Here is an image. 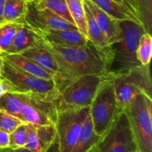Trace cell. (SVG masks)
Wrapping results in <instances>:
<instances>
[{
  "label": "cell",
  "mask_w": 152,
  "mask_h": 152,
  "mask_svg": "<svg viewBox=\"0 0 152 152\" xmlns=\"http://www.w3.org/2000/svg\"><path fill=\"white\" fill-rule=\"evenodd\" d=\"M37 44L48 50L70 80L109 72L113 60L111 46L99 47L88 41L84 46L57 45L39 39Z\"/></svg>",
  "instance_id": "obj_1"
},
{
  "label": "cell",
  "mask_w": 152,
  "mask_h": 152,
  "mask_svg": "<svg viewBox=\"0 0 152 152\" xmlns=\"http://www.w3.org/2000/svg\"><path fill=\"white\" fill-rule=\"evenodd\" d=\"M123 111L127 115L137 150L152 152V98L143 94L137 95Z\"/></svg>",
  "instance_id": "obj_2"
},
{
  "label": "cell",
  "mask_w": 152,
  "mask_h": 152,
  "mask_svg": "<svg viewBox=\"0 0 152 152\" xmlns=\"http://www.w3.org/2000/svg\"><path fill=\"white\" fill-rule=\"evenodd\" d=\"M123 31V39L111 45L113 50V60L110 72L117 73L128 71L141 65L137 58V48L140 38L147 32L142 24L134 21H120Z\"/></svg>",
  "instance_id": "obj_3"
},
{
  "label": "cell",
  "mask_w": 152,
  "mask_h": 152,
  "mask_svg": "<svg viewBox=\"0 0 152 152\" xmlns=\"http://www.w3.org/2000/svg\"><path fill=\"white\" fill-rule=\"evenodd\" d=\"M120 111L114 88V77L109 71L108 77L99 88L90 105L89 115L95 133L102 137Z\"/></svg>",
  "instance_id": "obj_4"
},
{
  "label": "cell",
  "mask_w": 152,
  "mask_h": 152,
  "mask_svg": "<svg viewBox=\"0 0 152 152\" xmlns=\"http://www.w3.org/2000/svg\"><path fill=\"white\" fill-rule=\"evenodd\" d=\"M112 74L116 96L121 111H123L128 104L137 95L143 94L151 97L150 64Z\"/></svg>",
  "instance_id": "obj_5"
},
{
  "label": "cell",
  "mask_w": 152,
  "mask_h": 152,
  "mask_svg": "<svg viewBox=\"0 0 152 152\" xmlns=\"http://www.w3.org/2000/svg\"><path fill=\"white\" fill-rule=\"evenodd\" d=\"M105 74H91L77 77L68 82L59 91L58 111L71 108L89 107L102 83L108 77Z\"/></svg>",
  "instance_id": "obj_6"
},
{
  "label": "cell",
  "mask_w": 152,
  "mask_h": 152,
  "mask_svg": "<svg viewBox=\"0 0 152 152\" xmlns=\"http://www.w3.org/2000/svg\"><path fill=\"white\" fill-rule=\"evenodd\" d=\"M3 58V57H2ZM1 79L16 92H33L57 101L59 86L55 80H45L25 72L3 58Z\"/></svg>",
  "instance_id": "obj_7"
},
{
  "label": "cell",
  "mask_w": 152,
  "mask_h": 152,
  "mask_svg": "<svg viewBox=\"0 0 152 152\" xmlns=\"http://www.w3.org/2000/svg\"><path fill=\"white\" fill-rule=\"evenodd\" d=\"M136 150L127 115L122 111L88 152H133Z\"/></svg>",
  "instance_id": "obj_8"
},
{
  "label": "cell",
  "mask_w": 152,
  "mask_h": 152,
  "mask_svg": "<svg viewBox=\"0 0 152 152\" xmlns=\"http://www.w3.org/2000/svg\"><path fill=\"white\" fill-rule=\"evenodd\" d=\"M89 107L71 108L58 111L56 141L59 152H71L77 142L82 126L89 114Z\"/></svg>",
  "instance_id": "obj_9"
},
{
  "label": "cell",
  "mask_w": 152,
  "mask_h": 152,
  "mask_svg": "<svg viewBox=\"0 0 152 152\" xmlns=\"http://www.w3.org/2000/svg\"><path fill=\"white\" fill-rule=\"evenodd\" d=\"M28 99L21 111L23 123L37 126H55L57 119V101L33 92H27Z\"/></svg>",
  "instance_id": "obj_10"
},
{
  "label": "cell",
  "mask_w": 152,
  "mask_h": 152,
  "mask_svg": "<svg viewBox=\"0 0 152 152\" xmlns=\"http://www.w3.org/2000/svg\"><path fill=\"white\" fill-rule=\"evenodd\" d=\"M25 22L34 29L77 30V26L67 22L48 8L37 9L31 1L28 3Z\"/></svg>",
  "instance_id": "obj_11"
},
{
  "label": "cell",
  "mask_w": 152,
  "mask_h": 152,
  "mask_svg": "<svg viewBox=\"0 0 152 152\" xmlns=\"http://www.w3.org/2000/svg\"><path fill=\"white\" fill-rule=\"evenodd\" d=\"M56 139L55 126H37L28 123L25 147L33 152H47Z\"/></svg>",
  "instance_id": "obj_12"
},
{
  "label": "cell",
  "mask_w": 152,
  "mask_h": 152,
  "mask_svg": "<svg viewBox=\"0 0 152 152\" xmlns=\"http://www.w3.org/2000/svg\"><path fill=\"white\" fill-rule=\"evenodd\" d=\"M20 54L26 56L28 59L34 61L44 69L53 73L56 75L59 80L60 89L71 80L68 79L65 73L58 65L57 62L54 59L51 53L44 48L41 47L37 43L35 46L22 52Z\"/></svg>",
  "instance_id": "obj_13"
},
{
  "label": "cell",
  "mask_w": 152,
  "mask_h": 152,
  "mask_svg": "<svg viewBox=\"0 0 152 152\" xmlns=\"http://www.w3.org/2000/svg\"><path fill=\"white\" fill-rule=\"evenodd\" d=\"M42 39L57 45L84 46L88 42V39L77 30L34 29Z\"/></svg>",
  "instance_id": "obj_14"
},
{
  "label": "cell",
  "mask_w": 152,
  "mask_h": 152,
  "mask_svg": "<svg viewBox=\"0 0 152 152\" xmlns=\"http://www.w3.org/2000/svg\"><path fill=\"white\" fill-rule=\"evenodd\" d=\"M84 1L96 19L110 45L120 42L123 39V31L120 27V21L111 17L90 0H84Z\"/></svg>",
  "instance_id": "obj_15"
},
{
  "label": "cell",
  "mask_w": 152,
  "mask_h": 152,
  "mask_svg": "<svg viewBox=\"0 0 152 152\" xmlns=\"http://www.w3.org/2000/svg\"><path fill=\"white\" fill-rule=\"evenodd\" d=\"M39 39L41 37L32 27L27 23L19 24L11 45L4 53H21L35 46Z\"/></svg>",
  "instance_id": "obj_16"
},
{
  "label": "cell",
  "mask_w": 152,
  "mask_h": 152,
  "mask_svg": "<svg viewBox=\"0 0 152 152\" xmlns=\"http://www.w3.org/2000/svg\"><path fill=\"white\" fill-rule=\"evenodd\" d=\"M2 57L4 59L7 60L12 63L13 65H16L20 69L23 70L25 72L34 75L35 77H39V78L45 79V80H55L59 83L57 77L55 74L47 70L44 69L42 67L36 63L34 61L28 59L26 56L20 54V53H1ZM59 91H60V86H59Z\"/></svg>",
  "instance_id": "obj_17"
},
{
  "label": "cell",
  "mask_w": 152,
  "mask_h": 152,
  "mask_svg": "<svg viewBox=\"0 0 152 152\" xmlns=\"http://www.w3.org/2000/svg\"><path fill=\"white\" fill-rule=\"evenodd\" d=\"M90 1L94 3L101 10L117 20L134 21L137 23L143 25L135 15L133 10L126 4H120L114 0H90Z\"/></svg>",
  "instance_id": "obj_18"
},
{
  "label": "cell",
  "mask_w": 152,
  "mask_h": 152,
  "mask_svg": "<svg viewBox=\"0 0 152 152\" xmlns=\"http://www.w3.org/2000/svg\"><path fill=\"white\" fill-rule=\"evenodd\" d=\"M100 137L95 133L91 119L88 114L82 126L77 142L71 152H88Z\"/></svg>",
  "instance_id": "obj_19"
},
{
  "label": "cell",
  "mask_w": 152,
  "mask_h": 152,
  "mask_svg": "<svg viewBox=\"0 0 152 152\" xmlns=\"http://www.w3.org/2000/svg\"><path fill=\"white\" fill-rule=\"evenodd\" d=\"M27 99V92H7L0 97V110L6 111L19 119L21 111Z\"/></svg>",
  "instance_id": "obj_20"
},
{
  "label": "cell",
  "mask_w": 152,
  "mask_h": 152,
  "mask_svg": "<svg viewBox=\"0 0 152 152\" xmlns=\"http://www.w3.org/2000/svg\"><path fill=\"white\" fill-rule=\"evenodd\" d=\"M84 1V0H83ZM85 14L87 26V38L88 41L99 47H108L111 45L105 34L99 27L96 19L91 12L90 9L84 1Z\"/></svg>",
  "instance_id": "obj_21"
},
{
  "label": "cell",
  "mask_w": 152,
  "mask_h": 152,
  "mask_svg": "<svg viewBox=\"0 0 152 152\" xmlns=\"http://www.w3.org/2000/svg\"><path fill=\"white\" fill-rule=\"evenodd\" d=\"M30 1L31 0H5L3 14L4 22L26 23L25 16Z\"/></svg>",
  "instance_id": "obj_22"
},
{
  "label": "cell",
  "mask_w": 152,
  "mask_h": 152,
  "mask_svg": "<svg viewBox=\"0 0 152 152\" xmlns=\"http://www.w3.org/2000/svg\"><path fill=\"white\" fill-rule=\"evenodd\" d=\"M37 9L48 8L67 22L75 25L74 19L68 10L65 0H31Z\"/></svg>",
  "instance_id": "obj_23"
},
{
  "label": "cell",
  "mask_w": 152,
  "mask_h": 152,
  "mask_svg": "<svg viewBox=\"0 0 152 152\" xmlns=\"http://www.w3.org/2000/svg\"><path fill=\"white\" fill-rule=\"evenodd\" d=\"M65 1L70 14L74 19L77 29L87 38V26H86V14H85L84 1L83 0H65Z\"/></svg>",
  "instance_id": "obj_24"
},
{
  "label": "cell",
  "mask_w": 152,
  "mask_h": 152,
  "mask_svg": "<svg viewBox=\"0 0 152 152\" xmlns=\"http://www.w3.org/2000/svg\"><path fill=\"white\" fill-rule=\"evenodd\" d=\"M136 54L141 65H149L152 55V37L150 33H145L140 37Z\"/></svg>",
  "instance_id": "obj_25"
},
{
  "label": "cell",
  "mask_w": 152,
  "mask_h": 152,
  "mask_svg": "<svg viewBox=\"0 0 152 152\" xmlns=\"http://www.w3.org/2000/svg\"><path fill=\"white\" fill-rule=\"evenodd\" d=\"M19 24L21 23L9 22L0 24V53L8 50Z\"/></svg>",
  "instance_id": "obj_26"
},
{
  "label": "cell",
  "mask_w": 152,
  "mask_h": 152,
  "mask_svg": "<svg viewBox=\"0 0 152 152\" xmlns=\"http://www.w3.org/2000/svg\"><path fill=\"white\" fill-rule=\"evenodd\" d=\"M28 134V123H22L9 134V146L18 148L25 146Z\"/></svg>",
  "instance_id": "obj_27"
},
{
  "label": "cell",
  "mask_w": 152,
  "mask_h": 152,
  "mask_svg": "<svg viewBox=\"0 0 152 152\" xmlns=\"http://www.w3.org/2000/svg\"><path fill=\"white\" fill-rule=\"evenodd\" d=\"M22 123H24L20 119L8 114L6 111L0 110V130L1 131L10 134Z\"/></svg>",
  "instance_id": "obj_28"
},
{
  "label": "cell",
  "mask_w": 152,
  "mask_h": 152,
  "mask_svg": "<svg viewBox=\"0 0 152 152\" xmlns=\"http://www.w3.org/2000/svg\"><path fill=\"white\" fill-rule=\"evenodd\" d=\"M9 146V134L0 130V148Z\"/></svg>",
  "instance_id": "obj_29"
},
{
  "label": "cell",
  "mask_w": 152,
  "mask_h": 152,
  "mask_svg": "<svg viewBox=\"0 0 152 152\" xmlns=\"http://www.w3.org/2000/svg\"><path fill=\"white\" fill-rule=\"evenodd\" d=\"M9 91H13V89L5 80L1 79L0 80V97L2 96L4 94Z\"/></svg>",
  "instance_id": "obj_30"
},
{
  "label": "cell",
  "mask_w": 152,
  "mask_h": 152,
  "mask_svg": "<svg viewBox=\"0 0 152 152\" xmlns=\"http://www.w3.org/2000/svg\"><path fill=\"white\" fill-rule=\"evenodd\" d=\"M0 152H33L28 148L23 147H18V148H10V147H7V148H0Z\"/></svg>",
  "instance_id": "obj_31"
},
{
  "label": "cell",
  "mask_w": 152,
  "mask_h": 152,
  "mask_svg": "<svg viewBox=\"0 0 152 152\" xmlns=\"http://www.w3.org/2000/svg\"><path fill=\"white\" fill-rule=\"evenodd\" d=\"M5 0H0V24L4 22V7Z\"/></svg>",
  "instance_id": "obj_32"
},
{
  "label": "cell",
  "mask_w": 152,
  "mask_h": 152,
  "mask_svg": "<svg viewBox=\"0 0 152 152\" xmlns=\"http://www.w3.org/2000/svg\"><path fill=\"white\" fill-rule=\"evenodd\" d=\"M47 152H59V146H58V144L56 142V141H55L54 143L50 146V148L48 150Z\"/></svg>",
  "instance_id": "obj_33"
},
{
  "label": "cell",
  "mask_w": 152,
  "mask_h": 152,
  "mask_svg": "<svg viewBox=\"0 0 152 152\" xmlns=\"http://www.w3.org/2000/svg\"><path fill=\"white\" fill-rule=\"evenodd\" d=\"M2 62H3V58L1 54L0 53V80H1V68H2Z\"/></svg>",
  "instance_id": "obj_34"
},
{
  "label": "cell",
  "mask_w": 152,
  "mask_h": 152,
  "mask_svg": "<svg viewBox=\"0 0 152 152\" xmlns=\"http://www.w3.org/2000/svg\"><path fill=\"white\" fill-rule=\"evenodd\" d=\"M114 1L120 3V4H126V3H125V0H114Z\"/></svg>",
  "instance_id": "obj_35"
},
{
  "label": "cell",
  "mask_w": 152,
  "mask_h": 152,
  "mask_svg": "<svg viewBox=\"0 0 152 152\" xmlns=\"http://www.w3.org/2000/svg\"><path fill=\"white\" fill-rule=\"evenodd\" d=\"M133 152H140V151H137V150H136V151H133Z\"/></svg>",
  "instance_id": "obj_36"
}]
</instances>
